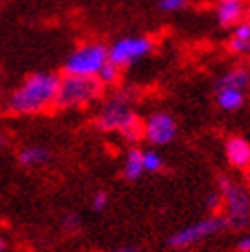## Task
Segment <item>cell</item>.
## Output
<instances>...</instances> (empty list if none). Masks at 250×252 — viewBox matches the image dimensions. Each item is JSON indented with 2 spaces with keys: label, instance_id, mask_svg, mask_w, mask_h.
Instances as JSON below:
<instances>
[{
  "label": "cell",
  "instance_id": "cell-1",
  "mask_svg": "<svg viewBox=\"0 0 250 252\" xmlns=\"http://www.w3.org/2000/svg\"><path fill=\"white\" fill-rule=\"evenodd\" d=\"M60 76L54 72H33L12 91L4 103L10 115L29 117L54 109Z\"/></svg>",
  "mask_w": 250,
  "mask_h": 252
},
{
  "label": "cell",
  "instance_id": "cell-2",
  "mask_svg": "<svg viewBox=\"0 0 250 252\" xmlns=\"http://www.w3.org/2000/svg\"><path fill=\"white\" fill-rule=\"evenodd\" d=\"M131 103L133 93L129 88H117L98 109L94 117L96 129L103 133H117L125 142L137 144L144 137V121Z\"/></svg>",
  "mask_w": 250,
  "mask_h": 252
},
{
  "label": "cell",
  "instance_id": "cell-3",
  "mask_svg": "<svg viewBox=\"0 0 250 252\" xmlns=\"http://www.w3.org/2000/svg\"><path fill=\"white\" fill-rule=\"evenodd\" d=\"M105 86L94 76H74V74H64L60 76L58 93H56V105L54 109H86L103 98Z\"/></svg>",
  "mask_w": 250,
  "mask_h": 252
},
{
  "label": "cell",
  "instance_id": "cell-4",
  "mask_svg": "<svg viewBox=\"0 0 250 252\" xmlns=\"http://www.w3.org/2000/svg\"><path fill=\"white\" fill-rule=\"evenodd\" d=\"M219 193L223 201V221L226 228L244 232L250 228V191L238 181L221 176L219 179Z\"/></svg>",
  "mask_w": 250,
  "mask_h": 252
},
{
  "label": "cell",
  "instance_id": "cell-5",
  "mask_svg": "<svg viewBox=\"0 0 250 252\" xmlns=\"http://www.w3.org/2000/svg\"><path fill=\"white\" fill-rule=\"evenodd\" d=\"M109 62L107 45L101 41H86L72 49L64 62V74H74V76H96Z\"/></svg>",
  "mask_w": 250,
  "mask_h": 252
},
{
  "label": "cell",
  "instance_id": "cell-6",
  "mask_svg": "<svg viewBox=\"0 0 250 252\" xmlns=\"http://www.w3.org/2000/svg\"><path fill=\"white\" fill-rule=\"evenodd\" d=\"M109 52V62L115 64L117 68L125 70L135 66L137 62H142L154 52V41L146 35H127L119 37L117 41L107 45Z\"/></svg>",
  "mask_w": 250,
  "mask_h": 252
},
{
  "label": "cell",
  "instance_id": "cell-7",
  "mask_svg": "<svg viewBox=\"0 0 250 252\" xmlns=\"http://www.w3.org/2000/svg\"><path fill=\"white\" fill-rule=\"evenodd\" d=\"M226 228V221H223L221 213H211L209 218H203L195 223H189L181 228L179 232H174L168 238V246L174 250H185V248H191L199 242L207 240V238L216 236L218 232H221Z\"/></svg>",
  "mask_w": 250,
  "mask_h": 252
},
{
  "label": "cell",
  "instance_id": "cell-8",
  "mask_svg": "<svg viewBox=\"0 0 250 252\" xmlns=\"http://www.w3.org/2000/svg\"><path fill=\"white\" fill-rule=\"evenodd\" d=\"M177 137V121L166 111H154L144 121V140L152 148L168 146Z\"/></svg>",
  "mask_w": 250,
  "mask_h": 252
},
{
  "label": "cell",
  "instance_id": "cell-9",
  "mask_svg": "<svg viewBox=\"0 0 250 252\" xmlns=\"http://www.w3.org/2000/svg\"><path fill=\"white\" fill-rule=\"evenodd\" d=\"M248 12L246 0H218L216 2V19L219 27H234L240 21H244Z\"/></svg>",
  "mask_w": 250,
  "mask_h": 252
},
{
  "label": "cell",
  "instance_id": "cell-10",
  "mask_svg": "<svg viewBox=\"0 0 250 252\" xmlns=\"http://www.w3.org/2000/svg\"><path fill=\"white\" fill-rule=\"evenodd\" d=\"M226 158L230 162V166L246 170L250 168V142L244 140L240 135H232L226 142Z\"/></svg>",
  "mask_w": 250,
  "mask_h": 252
},
{
  "label": "cell",
  "instance_id": "cell-11",
  "mask_svg": "<svg viewBox=\"0 0 250 252\" xmlns=\"http://www.w3.org/2000/svg\"><path fill=\"white\" fill-rule=\"evenodd\" d=\"M17 160L25 168H39L52 160V150L45 146H39V144H31V146H25L19 150Z\"/></svg>",
  "mask_w": 250,
  "mask_h": 252
},
{
  "label": "cell",
  "instance_id": "cell-12",
  "mask_svg": "<svg viewBox=\"0 0 250 252\" xmlns=\"http://www.w3.org/2000/svg\"><path fill=\"white\" fill-rule=\"evenodd\" d=\"M228 49L234 56H250V21H240L232 27Z\"/></svg>",
  "mask_w": 250,
  "mask_h": 252
},
{
  "label": "cell",
  "instance_id": "cell-13",
  "mask_svg": "<svg viewBox=\"0 0 250 252\" xmlns=\"http://www.w3.org/2000/svg\"><path fill=\"white\" fill-rule=\"evenodd\" d=\"M216 103L221 111H228V113H234L244 107L246 103V91H240V88H218L216 93Z\"/></svg>",
  "mask_w": 250,
  "mask_h": 252
},
{
  "label": "cell",
  "instance_id": "cell-14",
  "mask_svg": "<svg viewBox=\"0 0 250 252\" xmlns=\"http://www.w3.org/2000/svg\"><path fill=\"white\" fill-rule=\"evenodd\" d=\"M144 162H142V150L131 146L127 152H125V160H123V179L135 183L144 176Z\"/></svg>",
  "mask_w": 250,
  "mask_h": 252
},
{
  "label": "cell",
  "instance_id": "cell-15",
  "mask_svg": "<svg viewBox=\"0 0 250 252\" xmlns=\"http://www.w3.org/2000/svg\"><path fill=\"white\" fill-rule=\"evenodd\" d=\"M240 88V91H246L250 86V70L244 66H236L232 70H228L226 74H221L218 80V88Z\"/></svg>",
  "mask_w": 250,
  "mask_h": 252
},
{
  "label": "cell",
  "instance_id": "cell-16",
  "mask_svg": "<svg viewBox=\"0 0 250 252\" xmlns=\"http://www.w3.org/2000/svg\"><path fill=\"white\" fill-rule=\"evenodd\" d=\"M121 68H117L115 64H111V62H107V64L98 70V74H96V80L101 82L105 88H115L117 84H119V80H121Z\"/></svg>",
  "mask_w": 250,
  "mask_h": 252
},
{
  "label": "cell",
  "instance_id": "cell-17",
  "mask_svg": "<svg viewBox=\"0 0 250 252\" xmlns=\"http://www.w3.org/2000/svg\"><path fill=\"white\" fill-rule=\"evenodd\" d=\"M142 162H144V172L146 174H154L164 168V158L160 156V152H156L154 148L150 150H142Z\"/></svg>",
  "mask_w": 250,
  "mask_h": 252
},
{
  "label": "cell",
  "instance_id": "cell-18",
  "mask_svg": "<svg viewBox=\"0 0 250 252\" xmlns=\"http://www.w3.org/2000/svg\"><path fill=\"white\" fill-rule=\"evenodd\" d=\"M189 0H158V8L162 12H179V10H185Z\"/></svg>",
  "mask_w": 250,
  "mask_h": 252
},
{
  "label": "cell",
  "instance_id": "cell-19",
  "mask_svg": "<svg viewBox=\"0 0 250 252\" xmlns=\"http://www.w3.org/2000/svg\"><path fill=\"white\" fill-rule=\"evenodd\" d=\"M107 205H109V193L107 191H96L91 199V209L94 213H101V211L107 209Z\"/></svg>",
  "mask_w": 250,
  "mask_h": 252
},
{
  "label": "cell",
  "instance_id": "cell-20",
  "mask_svg": "<svg viewBox=\"0 0 250 252\" xmlns=\"http://www.w3.org/2000/svg\"><path fill=\"white\" fill-rule=\"evenodd\" d=\"M62 228H64L68 234H76L82 228L80 216H78V213H68V216L64 218V221H62Z\"/></svg>",
  "mask_w": 250,
  "mask_h": 252
},
{
  "label": "cell",
  "instance_id": "cell-21",
  "mask_svg": "<svg viewBox=\"0 0 250 252\" xmlns=\"http://www.w3.org/2000/svg\"><path fill=\"white\" fill-rule=\"evenodd\" d=\"M221 205H223V201H221L219 189H218V191H211L207 195V211L209 213H219L221 211Z\"/></svg>",
  "mask_w": 250,
  "mask_h": 252
},
{
  "label": "cell",
  "instance_id": "cell-22",
  "mask_svg": "<svg viewBox=\"0 0 250 252\" xmlns=\"http://www.w3.org/2000/svg\"><path fill=\"white\" fill-rule=\"evenodd\" d=\"M236 248H238V252H250V230L244 236H240V240H238V244H236Z\"/></svg>",
  "mask_w": 250,
  "mask_h": 252
},
{
  "label": "cell",
  "instance_id": "cell-23",
  "mask_svg": "<svg viewBox=\"0 0 250 252\" xmlns=\"http://www.w3.org/2000/svg\"><path fill=\"white\" fill-rule=\"evenodd\" d=\"M113 252H142L135 244H123V246H117Z\"/></svg>",
  "mask_w": 250,
  "mask_h": 252
},
{
  "label": "cell",
  "instance_id": "cell-24",
  "mask_svg": "<svg viewBox=\"0 0 250 252\" xmlns=\"http://www.w3.org/2000/svg\"><path fill=\"white\" fill-rule=\"evenodd\" d=\"M4 250H6V242L0 238V252H4Z\"/></svg>",
  "mask_w": 250,
  "mask_h": 252
},
{
  "label": "cell",
  "instance_id": "cell-25",
  "mask_svg": "<svg viewBox=\"0 0 250 252\" xmlns=\"http://www.w3.org/2000/svg\"><path fill=\"white\" fill-rule=\"evenodd\" d=\"M0 6H2V0H0Z\"/></svg>",
  "mask_w": 250,
  "mask_h": 252
}]
</instances>
